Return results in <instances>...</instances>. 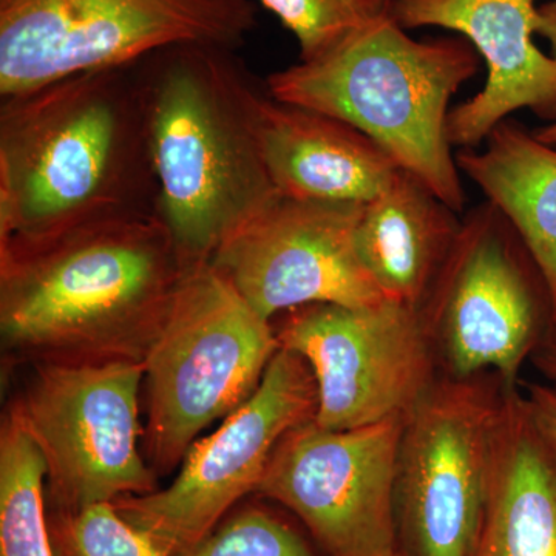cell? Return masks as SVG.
Instances as JSON below:
<instances>
[{"label": "cell", "mask_w": 556, "mask_h": 556, "mask_svg": "<svg viewBox=\"0 0 556 556\" xmlns=\"http://www.w3.org/2000/svg\"><path fill=\"white\" fill-rule=\"evenodd\" d=\"M159 214L135 64L2 98L0 252Z\"/></svg>", "instance_id": "obj_1"}, {"label": "cell", "mask_w": 556, "mask_h": 556, "mask_svg": "<svg viewBox=\"0 0 556 556\" xmlns=\"http://www.w3.org/2000/svg\"><path fill=\"white\" fill-rule=\"evenodd\" d=\"M186 269L160 214L2 251L3 351L16 364H144Z\"/></svg>", "instance_id": "obj_2"}, {"label": "cell", "mask_w": 556, "mask_h": 556, "mask_svg": "<svg viewBox=\"0 0 556 556\" xmlns=\"http://www.w3.org/2000/svg\"><path fill=\"white\" fill-rule=\"evenodd\" d=\"M159 214L186 266L281 197L252 129L254 79L233 50L181 43L135 62Z\"/></svg>", "instance_id": "obj_3"}, {"label": "cell", "mask_w": 556, "mask_h": 556, "mask_svg": "<svg viewBox=\"0 0 556 556\" xmlns=\"http://www.w3.org/2000/svg\"><path fill=\"white\" fill-rule=\"evenodd\" d=\"M479 65L463 36L413 39L390 10L324 56L273 73L266 90L364 131L459 214L466 193L447 139L450 101Z\"/></svg>", "instance_id": "obj_4"}, {"label": "cell", "mask_w": 556, "mask_h": 556, "mask_svg": "<svg viewBox=\"0 0 556 556\" xmlns=\"http://www.w3.org/2000/svg\"><path fill=\"white\" fill-rule=\"evenodd\" d=\"M278 345L260 317L211 263L186 269L174 305L144 361L149 466H181L201 431L257 390Z\"/></svg>", "instance_id": "obj_5"}, {"label": "cell", "mask_w": 556, "mask_h": 556, "mask_svg": "<svg viewBox=\"0 0 556 556\" xmlns=\"http://www.w3.org/2000/svg\"><path fill=\"white\" fill-rule=\"evenodd\" d=\"M417 311L441 376L495 372L504 386L515 388L556 306L518 230L485 201L463 219Z\"/></svg>", "instance_id": "obj_6"}, {"label": "cell", "mask_w": 556, "mask_h": 556, "mask_svg": "<svg viewBox=\"0 0 556 556\" xmlns=\"http://www.w3.org/2000/svg\"><path fill=\"white\" fill-rule=\"evenodd\" d=\"M252 0H0V97L181 43L236 50Z\"/></svg>", "instance_id": "obj_7"}, {"label": "cell", "mask_w": 556, "mask_h": 556, "mask_svg": "<svg viewBox=\"0 0 556 556\" xmlns=\"http://www.w3.org/2000/svg\"><path fill=\"white\" fill-rule=\"evenodd\" d=\"M495 372L439 376L404 420L399 540L409 556H473L484 521L501 405Z\"/></svg>", "instance_id": "obj_8"}, {"label": "cell", "mask_w": 556, "mask_h": 556, "mask_svg": "<svg viewBox=\"0 0 556 556\" xmlns=\"http://www.w3.org/2000/svg\"><path fill=\"white\" fill-rule=\"evenodd\" d=\"M144 364H35L10 402L47 464L50 510L75 511L155 492L139 453Z\"/></svg>", "instance_id": "obj_9"}, {"label": "cell", "mask_w": 556, "mask_h": 556, "mask_svg": "<svg viewBox=\"0 0 556 556\" xmlns=\"http://www.w3.org/2000/svg\"><path fill=\"white\" fill-rule=\"evenodd\" d=\"M317 407L309 365L280 348L255 393L215 433L193 442L167 489L119 497L113 506L167 556L188 554L241 497L257 493L281 439L316 419Z\"/></svg>", "instance_id": "obj_10"}, {"label": "cell", "mask_w": 556, "mask_h": 556, "mask_svg": "<svg viewBox=\"0 0 556 556\" xmlns=\"http://www.w3.org/2000/svg\"><path fill=\"white\" fill-rule=\"evenodd\" d=\"M274 329L278 345L309 365L318 393L314 420L327 430L405 419L441 376L419 311L401 303H311L287 311Z\"/></svg>", "instance_id": "obj_11"}, {"label": "cell", "mask_w": 556, "mask_h": 556, "mask_svg": "<svg viewBox=\"0 0 556 556\" xmlns=\"http://www.w3.org/2000/svg\"><path fill=\"white\" fill-rule=\"evenodd\" d=\"M404 420L351 430H327L314 419L295 427L270 457L258 495L302 519L328 556H393Z\"/></svg>", "instance_id": "obj_12"}, {"label": "cell", "mask_w": 556, "mask_h": 556, "mask_svg": "<svg viewBox=\"0 0 556 556\" xmlns=\"http://www.w3.org/2000/svg\"><path fill=\"white\" fill-rule=\"evenodd\" d=\"M364 204L278 197L223 241L208 263L268 321L311 303L382 305L388 300L356 247Z\"/></svg>", "instance_id": "obj_13"}, {"label": "cell", "mask_w": 556, "mask_h": 556, "mask_svg": "<svg viewBox=\"0 0 556 556\" xmlns=\"http://www.w3.org/2000/svg\"><path fill=\"white\" fill-rule=\"evenodd\" d=\"M535 0H393L408 28L439 27L466 38L486 64L484 89L450 110L452 148L477 149L510 113L529 109L556 121V60L533 42Z\"/></svg>", "instance_id": "obj_14"}, {"label": "cell", "mask_w": 556, "mask_h": 556, "mask_svg": "<svg viewBox=\"0 0 556 556\" xmlns=\"http://www.w3.org/2000/svg\"><path fill=\"white\" fill-rule=\"evenodd\" d=\"M252 129L277 192L287 199L368 203L401 169L345 121L270 97L252 86Z\"/></svg>", "instance_id": "obj_15"}, {"label": "cell", "mask_w": 556, "mask_h": 556, "mask_svg": "<svg viewBox=\"0 0 556 556\" xmlns=\"http://www.w3.org/2000/svg\"><path fill=\"white\" fill-rule=\"evenodd\" d=\"M473 556H556V460L518 387L506 388L501 405Z\"/></svg>", "instance_id": "obj_16"}, {"label": "cell", "mask_w": 556, "mask_h": 556, "mask_svg": "<svg viewBox=\"0 0 556 556\" xmlns=\"http://www.w3.org/2000/svg\"><path fill=\"white\" fill-rule=\"evenodd\" d=\"M463 219L415 175L399 169L362 208L358 257L388 302L419 308L457 239Z\"/></svg>", "instance_id": "obj_17"}, {"label": "cell", "mask_w": 556, "mask_h": 556, "mask_svg": "<svg viewBox=\"0 0 556 556\" xmlns=\"http://www.w3.org/2000/svg\"><path fill=\"white\" fill-rule=\"evenodd\" d=\"M485 148L459 149L463 170L486 201L518 230L551 288L556 306V149L525 127L504 119L485 138Z\"/></svg>", "instance_id": "obj_18"}, {"label": "cell", "mask_w": 556, "mask_h": 556, "mask_svg": "<svg viewBox=\"0 0 556 556\" xmlns=\"http://www.w3.org/2000/svg\"><path fill=\"white\" fill-rule=\"evenodd\" d=\"M46 481V459L9 404L0 426V556H56Z\"/></svg>", "instance_id": "obj_19"}, {"label": "cell", "mask_w": 556, "mask_h": 556, "mask_svg": "<svg viewBox=\"0 0 556 556\" xmlns=\"http://www.w3.org/2000/svg\"><path fill=\"white\" fill-rule=\"evenodd\" d=\"M298 39L300 61L324 56L391 10L393 0H258Z\"/></svg>", "instance_id": "obj_20"}, {"label": "cell", "mask_w": 556, "mask_h": 556, "mask_svg": "<svg viewBox=\"0 0 556 556\" xmlns=\"http://www.w3.org/2000/svg\"><path fill=\"white\" fill-rule=\"evenodd\" d=\"M51 544L56 556H167L113 503L80 510H50Z\"/></svg>", "instance_id": "obj_21"}, {"label": "cell", "mask_w": 556, "mask_h": 556, "mask_svg": "<svg viewBox=\"0 0 556 556\" xmlns=\"http://www.w3.org/2000/svg\"><path fill=\"white\" fill-rule=\"evenodd\" d=\"M181 556H318L266 508L249 506L225 519L199 546Z\"/></svg>", "instance_id": "obj_22"}, {"label": "cell", "mask_w": 556, "mask_h": 556, "mask_svg": "<svg viewBox=\"0 0 556 556\" xmlns=\"http://www.w3.org/2000/svg\"><path fill=\"white\" fill-rule=\"evenodd\" d=\"M525 396L530 417L556 460V388L530 383Z\"/></svg>", "instance_id": "obj_23"}, {"label": "cell", "mask_w": 556, "mask_h": 556, "mask_svg": "<svg viewBox=\"0 0 556 556\" xmlns=\"http://www.w3.org/2000/svg\"><path fill=\"white\" fill-rule=\"evenodd\" d=\"M530 362L551 387L556 388V314L540 345L533 351Z\"/></svg>", "instance_id": "obj_24"}, {"label": "cell", "mask_w": 556, "mask_h": 556, "mask_svg": "<svg viewBox=\"0 0 556 556\" xmlns=\"http://www.w3.org/2000/svg\"><path fill=\"white\" fill-rule=\"evenodd\" d=\"M536 35L551 43L552 56L556 60V0L543 3L536 11Z\"/></svg>", "instance_id": "obj_25"}, {"label": "cell", "mask_w": 556, "mask_h": 556, "mask_svg": "<svg viewBox=\"0 0 556 556\" xmlns=\"http://www.w3.org/2000/svg\"><path fill=\"white\" fill-rule=\"evenodd\" d=\"M533 135H535L541 142H544V144L556 146V121L555 123L541 127V129H536L533 131Z\"/></svg>", "instance_id": "obj_26"}, {"label": "cell", "mask_w": 556, "mask_h": 556, "mask_svg": "<svg viewBox=\"0 0 556 556\" xmlns=\"http://www.w3.org/2000/svg\"><path fill=\"white\" fill-rule=\"evenodd\" d=\"M393 556H409L407 554H405L404 551H402V548H399V551L396 552V554H394Z\"/></svg>", "instance_id": "obj_27"}]
</instances>
